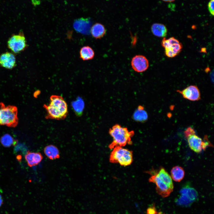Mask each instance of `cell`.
I'll list each match as a JSON object with an SVG mask.
<instances>
[{
  "instance_id": "obj_1",
  "label": "cell",
  "mask_w": 214,
  "mask_h": 214,
  "mask_svg": "<svg viewBox=\"0 0 214 214\" xmlns=\"http://www.w3.org/2000/svg\"><path fill=\"white\" fill-rule=\"evenodd\" d=\"M148 173L151 175L149 181L155 184L157 193L163 197L169 196L173 191L174 185L171 177L165 169L163 167L157 170L153 169Z\"/></svg>"
},
{
  "instance_id": "obj_2",
  "label": "cell",
  "mask_w": 214,
  "mask_h": 214,
  "mask_svg": "<svg viewBox=\"0 0 214 214\" xmlns=\"http://www.w3.org/2000/svg\"><path fill=\"white\" fill-rule=\"evenodd\" d=\"M47 111L46 118L60 120L64 119L68 113L67 104L63 98L60 96L52 95L50 97L49 103L44 105Z\"/></svg>"
},
{
  "instance_id": "obj_3",
  "label": "cell",
  "mask_w": 214,
  "mask_h": 214,
  "mask_svg": "<svg viewBox=\"0 0 214 214\" xmlns=\"http://www.w3.org/2000/svg\"><path fill=\"white\" fill-rule=\"evenodd\" d=\"M109 133L113 138L109 147L112 149L116 147H123L127 144H131L132 138L134 134L133 130L129 131L125 127L116 124L109 129Z\"/></svg>"
},
{
  "instance_id": "obj_4",
  "label": "cell",
  "mask_w": 214,
  "mask_h": 214,
  "mask_svg": "<svg viewBox=\"0 0 214 214\" xmlns=\"http://www.w3.org/2000/svg\"><path fill=\"white\" fill-rule=\"evenodd\" d=\"M184 134L190 148L196 152L199 153L207 147L211 146L207 136H205L203 140L196 134L195 131L191 127L188 128L184 131Z\"/></svg>"
},
{
  "instance_id": "obj_5",
  "label": "cell",
  "mask_w": 214,
  "mask_h": 214,
  "mask_svg": "<svg viewBox=\"0 0 214 214\" xmlns=\"http://www.w3.org/2000/svg\"><path fill=\"white\" fill-rule=\"evenodd\" d=\"M17 108L13 106H6L0 103V125L15 127L18 123Z\"/></svg>"
},
{
  "instance_id": "obj_6",
  "label": "cell",
  "mask_w": 214,
  "mask_h": 214,
  "mask_svg": "<svg viewBox=\"0 0 214 214\" xmlns=\"http://www.w3.org/2000/svg\"><path fill=\"white\" fill-rule=\"evenodd\" d=\"M112 150L109 157L110 162L118 163L124 166H128L133 162V154L131 151L119 146L115 147Z\"/></svg>"
},
{
  "instance_id": "obj_7",
  "label": "cell",
  "mask_w": 214,
  "mask_h": 214,
  "mask_svg": "<svg viewBox=\"0 0 214 214\" xmlns=\"http://www.w3.org/2000/svg\"><path fill=\"white\" fill-rule=\"evenodd\" d=\"M180 196L176 200V204L183 207H188L197 199V191L188 185L183 187L180 191Z\"/></svg>"
},
{
  "instance_id": "obj_8",
  "label": "cell",
  "mask_w": 214,
  "mask_h": 214,
  "mask_svg": "<svg viewBox=\"0 0 214 214\" xmlns=\"http://www.w3.org/2000/svg\"><path fill=\"white\" fill-rule=\"evenodd\" d=\"M8 48L14 54H19L24 51L28 45L24 33L20 31L18 34L12 35L7 42Z\"/></svg>"
},
{
  "instance_id": "obj_9",
  "label": "cell",
  "mask_w": 214,
  "mask_h": 214,
  "mask_svg": "<svg viewBox=\"0 0 214 214\" xmlns=\"http://www.w3.org/2000/svg\"><path fill=\"white\" fill-rule=\"evenodd\" d=\"M161 45L164 48L166 55L169 57H173L178 54L181 52L182 45L179 40L174 37L163 39Z\"/></svg>"
},
{
  "instance_id": "obj_10",
  "label": "cell",
  "mask_w": 214,
  "mask_h": 214,
  "mask_svg": "<svg viewBox=\"0 0 214 214\" xmlns=\"http://www.w3.org/2000/svg\"><path fill=\"white\" fill-rule=\"evenodd\" d=\"M177 92L185 99L191 101H198L201 99L199 90L195 85L189 86L182 90H177Z\"/></svg>"
},
{
  "instance_id": "obj_11",
  "label": "cell",
  "mask_w": 214,
  "mask_h": 214,
  "mask_svg": "<svg viewBox=\"0 0 214 214\" xmlns=\"http://www.w3.org/2000/svg\"><path fill=\"white\" fill-rule=\"evenodd\" d=\"M131 65L135 71L141 73L146 71L148 69L149 63L148 59L144 56L137 55L133 58Z\"/></svg>"
},
{
  "instance_id": "obj_12",
  "label": "cell",
  "mask_w": 214,
  "mask_h": 214,
  "mask_svg": "<svg viewBox=\"0 0 214 214\" xmlns=\"http://www.w3.org/2000/svg\"><path fill=\"white\" fill-rule=\"evenodd\" d=\"M16 59L12 53L7 52L0 55V66L8 69H12L16 65Z\"/></svg>"
},
{
  "instance_id": "obj_13",
  "label": "cell",
  "mask_w": 214,
  "mask_h": 214,
  "mask_svg": "<svg viewBox=\"0 0 214 214\" xmlns=\"http://www.w3.org/2000/svg\"><path fill=\"white\" fill-rule=\"evenodd\" d=\"M91 23L90 21L88 18H81L75 21L73 27L77 32L86 34L89 33L90 30Z\"/></svg>"
},
{
  "instance_id": "obj_14",
  "label": "cell",
  "mask_w": 214,
  "mask_h": 214,
  "mask_svg": "<svg viewBox=\"0 0 214 214\" xmlns=\"http://www.w3.org/2000/svg\"><path fill=\"white\" fill-rule=\"evenodd\" d=\"M27 164L30 167L38 165L43 159L42 154L39 152H32L28 151L25 156Z\"/></svg>"
},
{
  "instance_id": "obj_15",
  "label": "cell",
  "mask_w": 214,
  "mask_h": 214,
  "mask_svg": "<svg viewBox=\"0 0 214 214\" xmlns=\"http://www.w3.org/2000/svg\"><path fill=\"white\" fill-rule=\"evenodd\" d=\"M153 34L158 37H164L167 35V29L166 26L160 23L153 24L151 27Z\"/></svg>"
},
{
  "instance_id": "obj_16",
  "label": "cell",
  "mask_w": 214,
  "mask_h": 214,
  "mask_svg": "<svg viewBox=\"0 0 214 214\" xmlns=\"http://www.w3.org/2000/svg\"><path fill=\"white\" fill-rule=\"evenodd\" d=\"M90 32L92 36L96 39L102 37L106 33V30L102 24L97 23L94 24L91 28Z\"/></svg>"
},
{
  "instance_id": "obj_17",
  "label": "cell",
  "mask_w": 214,
  "mask_h": 214,
  "mask_svg": "<svg viewBox=\"0 0 214 214\" xmlns=\"http://www.w3.org/2000/svg\"><path fill=\"white\" fill-rule=\"evenodd\" d=\"M133 117V119L136 121L144 122L147 120L148 115L144 107L140 105L134 113Z\"/></svg>"
},
{
  "instance_id": "obj_18",
  "label": "cell",
  "mask_w": 214,
  "mask_h": 214,
  "mask_svg": "<svg viewBox=\"0 0 214 214\" xmlns=\"http://www.w3.org/2000/svg\"><path fill=\"white\" fill-rule=\"evenodd\" d=\"M45 155L50 159L58 158L59 157V152L58 148L53 145L46 146L44 149Z\"/></svg>"
},
{
  "instance_id": "obj_19",
  "label": "cell",
  "mask_w": 214,
  "mask_h": 214,
  "mask_svg": "<svg viewBox=\"0 0 214 214\" xmlns=\"http://www.w3.org/2000/svg\"><path fill=\"white\" fill-rule=\"evenodd\" d=\"M171 176L172 179L176 182H179L183 178L185 175V171L182 168L176 166L171 169Z\"/></svg>"
},
{
  "instance_id": "obj_20",
  "label": "cell",
  "mask_w": 214,
  "mask_h": 214,
  "mask_svg": "<svg viewBox=\"0 0 214 214\" xmlns=\"http://www.w3.org/2000/svg\"><path fill=\"white\" fill-rule=\"evenodd\" d=\"M71 105L74 112L76 115L80 116L82 114L84 107L83 100L80 97L72 102Z\"/></svg>"
},
{
  "instance_id": "obj_21",
  "label": "cell",
  "mask_w": 214,
  "mask_h": 214,
  "mask_svg": "<svg viewBox=\"0 0 214 214\" xmlns=\"http://www.w3.org/2000/svg\"><path fill=\"white\" fill-rule=\"evenodd\" d=\"M80 55L81 58L83 60H87L94 58L95 53L93 49L90 47L84 46L80 50Z\"/></svg>"
},
{
  "instance_id": "obj_22",
  "label": "cell",
  "mask_w": 214,
  "mask_h": 214,
  "mask_svg": "<svg viewBox=\"0 0 214 214\" xmlns=\"http://www.w3.org/2000/svg\"><path fill=\"white\" fill-rule=\"evenodd\" d=\"M0 142L4 147H9L16 144L17 141L10 134L6 133L2 136L0 139Z\"/></svg>"
},
{
  "instance_id": "obj_23",
  "label": "cell",
  "mask_w": 214,
  "mask_h": 214,
  "mask_svg": "<svg viewBox=\"0 0 214 214\" xmlns=\"http://www.w3.org/2000/svg\"><path fill=\"white\" fill-rule=\"evenodd\" d=\"M147 214H159V213L157 212L155 205L153 204L147 208Z\"/></svg>"
},
{
  "instance_id": "obj_24",
  "label": "cell",
  "mask_w": 214,
  "mask_h": 214,
  "mask_svg": "<svg viewBox=\"0 0 214 214\" xmlns=\"http://www.w3.org/2000/svg\"><path fill=\"white\" fill-rule=\"evenodd\" d=\"M214 0H210L208 4V8L209 12L213 16L214 14Z\"/></svg>"
},
{
  "instance_id": "obj_25",
  "label": "cell",
  "mask_w": 214,
  "mask_h": 214,
  "mask_svg": "<svg viewBox=\"0 0 214 214\" xmlns=\"http://www.w3.org/2000/svg\"><path fill=\"white\" fill-rule=\"evenodd\" d=\"M3 203V199L2 198L1 196V195H0V207L1 206L2 204Z\"/></svg>"
},
{
  "instance_id": "obj_26",
  "label": "cell",
  "mask_w": 214,
  "mask_h": 214,
  "mask_svg": "<svg viewBox=\"0 0 214 214\" xmlns=\"http://www.w3.org/2000/svg\"><path fill=\"white\" fill-rule=\"evenodd\" d=\"M163 1L166 2H172L174 1L175 0H162Z\"/></svg>"
}]
</instances>
